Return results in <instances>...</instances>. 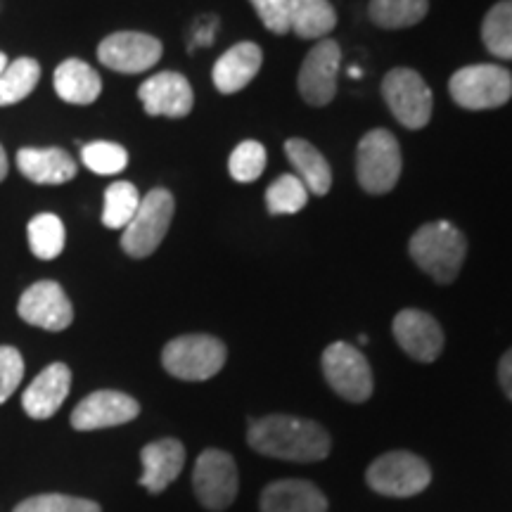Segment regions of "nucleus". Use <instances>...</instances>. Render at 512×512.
Here are the masks:
<instances>
[{
	"mask_svg": "<svg viewBox=\"0 0 512 512\" xmlns=\"http://www.w3.org/2000/svg\"><path fill=\"white\" fill-rule=\"evenodd\" d=\"M247 444L266 458L290 463H318L330 456V434L313 420L294 415H266L249 422Z\"/></svg>",
	"mask_w": 512,
	"mask_h": 512,
	"instance_id": "nucleus-1",
	"label": "nucleus"
},
{
	"mask_svg": "<svg viewBox=\"0 0 512 512\" xmlns=\"http://www.w3.org/2000/svg\"><path fill=\"white\" fill-rule=\"evenodd\" d=\"M408 252L422 271L439 285H448L465 264L467 240L451 221H432L415 230Z\"/></svg>",
	"mask_w": 512,
	"mask_h": 512,
	"instance_id": "nucleus-2",
	"label": "nucleus"
},
{
	"mask_svg": "<svg viewBox=\"0 0 512 512\" xmlns=\"http://www.w3.org/2000/svg\"><path fill=\"white\" fill-rule=\"evenodd\" d=\"M226 344L211 335H183L171 339L162 351V366L171 377L204 382L226 366Z\"/></svg>",
	"mask_w": 512,
	"mask_h": 512,
	"instance_id": "nucleus-3",
	"label": "nucleus"
},
{
	"mask_svg": "<svg viewBox=\"0 0 512 512\" xmlns=\"http://www.w3.org/2000/svg\"><path fill=\"white\" fill-rule=\"evenodd\" d=\"M448 93L465 110H496L512 98V74L498 64H470L451 76Z\"/></svg>",
	"mask_w": 512,
	"mask_h": 512,
	"instance_id": "nucleus-4",
	"label": "nucleus"
},
{
	"mask_svg": "<svg viewBox=\"0 0 512 512\" xmlns=\"http://www.w3.org/2000/svg\"><path fill=\"white\" fill-rule=\"evenodd\" d=\"M176 202L174 195L164 188L150 190L140 200V207L133 216L131 223L124 228V238H121V247L133 259H145L157 247L162 245L171 228V219H174Z\"/></svg>",
	"mask_w": 512,
	"mask_h": 512,
	"instance_id": "nucleus-5",
	"label": "nucleus"
},
{
	"mask_svg": "<svg viewBox=\"0 0 512 512\" xmlns=\"http://www.w3.org/2000/svg\"><path fill=\"white\" fill-rule=\"evenodd\" d=\"M366 482L380 496L413 498L430 486L432 470L411 451H389L370 463Z\"/></svg>",
	"mask_w": 512,
	"mask_h": 512,
	"instance_id": "nucleus-6",
	"label": "nucleus"
},
{
	"mask_svg": "<svg viewBox=\"0 0 512 512\" xmlns=\"http://www.w3.org/2000/svg\"><path fill=\"white\" fill-rule=\"evenodd\" d=\"M356 176L361 188L370 195L394 190L401 176V147L384 128L366 133L356 150Z\"/></svg>",
	"mask_w": 512,
	"mask_h": 512,
	"instance_id": "nucleus-7",
	"label": "nucleus"
},
{
	"mask_svg": "<svg viewBox=\"0 0 512 512\" xmlns=\"http://www.w3.org/2000/svg\"><path fill=\"white\" fill-rule=\"evenodd\" d=\"M192 489L204 510L221 512L230 508L240 491L238 465L233 456L221 448L202 451L192 472Z\"/></svg>",
	"mask_w": 512,
	"mask_h": 512,
	"instance_id": "nucleus-8",
	"label": "nucleus"
},
{
	"mask_svg": "<svg viewBox=\"0 0 512 512\" xmlns=\"http://www.w3.org/2000/svg\"><path fill=\"white\" fill-rule=\"evenodd\" d=\"M382 95L399 124L413 131L430 124L434 105L432 91L415 69H392L382 81Z\"/></svg>",
	"mask_w": 512,
	"mask_h": 512,
	"instance_id": "nucleus-9",
	"label": "nucleus"
},
{
	"mask_svg": "<svg viewBox=\"0 0 512 512\" xmlns=\"http://www.w3.org/2000/svg\"><path fill=\"white\" fill-rule=\"evenodd\" d=\"M323 375L344 401L363 403L373 396V370L354 344H330L323 351Z\"/></svg>",
	"mask_w": 512,
	"mask_h": 512,
	"instance_id": "nucleus-10",
	"label": "nucleus"
},
{
	"mask_svg": "<svg viewBox=\"0 0 512 512\" xmlns=\"http://www.w3.org/2000/svg\"><path fill=\"white\" fill-rule=\"evenodd\" d=\"M339 64H342V50L332 38H323L309 50L299 69V93L309 105L325 107L335 100Z\"/></svg>",
	"mask_w": 512,
	"mask_h": 512,
	"instance_id": "nucleus-11",
	"label": "nucleus"
},
{
	"mask_svg": "<svg viewBox=\"0 0 512 512\" xmlns=\"http://www.w3.org/2000/svg\"><path fill=\"white\" fill-rule=\"evenodd\" d=\"M100 62L121 74H140L162 60V43L140 31H119L107 36L98 48Z\"/></svg>",
	"mask_w": 512,
	"mask_h": 512,
	"instance_id": "nucleus-12",
	"label": "nucleus"
},
{
	"mask_svg": "<svg viewBox=\"0 0 512 512\" xmlns=\"http://www.w3.org/2000/svg\"><path fill=\"white\" fill-rule=\"evenodd\" d=\"M17 313L29 325H36V328H43L48 332L67 330L74 320L72 302H69L62 287L53 283V280H41V283L31 285L19 297Z\"/></svg>",
	"mask_w": 512,
	"mask_h": 512,
	"instance_id": "nucleus-13",
	"label": "nucleus"
},
{
	"mask_svg": "<svg viewBox=\"0 0 512 512\" xmlns=\"http://www.w3.org/2000/svg\"><path fill=\"white\" fill-rule=\"evenodd\" d=\"M140 415V403L124 392L100 389L88 394L72 413V427L79 432L107 430L136 420Z\"/></svg>",
	"mask_w": 512,
	"mask_h": 512,
	"instance_id": "nucleus-14",
	"label": "nucleus"
},
{
	"mask_svg": "<svg viewBox=\"0 0 512 512\" xmlns=\"http://www.w3.org/2000/svg\"><path fill=\"white\" fill-rule=\"evenodd\" d=\"M392 330L396 344L415 361L432 363L444 351V330L430 313L403 309L396 313Z\"/></svg>",
	"mask_w": 512,
	"mask_h": 512,
	"instance_id": "nucleus-15",
	"label": "nucleus"
},
{
	"mask_svg": "<svg viewBox=\"0 0 512 512\" xmlns=\"http://www.w3.org/2000/svg\"><path fill=\"white\" fill-rule=\"evenodd\" d=\"M138 98L145 105L150 117H188L195 105L190 81L178 72H162L150 76L143 86L138 88Z\"/></svg>",
	"mask_w": 512,
	"mask_h": 512,
	"instance_id": "nucleus-16",
	"label": "nucleus"
},
{
	"mask_svg": "<svg viewBox=\"0 0 512 512\" xmlns=\"http://www.w3.org/2000/svg\"><path fill=\"white\" fill-rule=\"evenodd\" d=\"M69 389H72V370L64 363H50L46 370L36 375V380L24 392V411L34 420L53 418L69 396Z\"/></svg>",
	"mask_w": 512,
	"mask_h": 512,
	"instance_id": "nucleus-17",
	"label": "nucleus"
},
{
	"mask_svg": "<svg viewBox=\"0 0 512 512\" xmlns=\"http://www.w3.org/2000/svg\"><path fill=\"white\" fill-rule=\"evenodd\" d=\"M143 475L140 486H145L150 494H162L171 482H176L185 465V446L178 439H159L147 444L140 451Z\"/></svg>",
	"mask_w": 512,
	"mask_h": 512,
	"instance_id": "nucleus-18",
	"label": "nucleus"
},
{
	"mask_svg": "<svg viewBox=\"0 0 512 512\" xmlns=\"http://www.w3.org/2000/svg\"><path fill=\"white\" fill-rule=\"evenodd\" d=\"M261 62H264V53H261V48L256 43H238V46L226 50L216 60L211 79H214V86L221 93H240L259 74Z\"/></svg>",
	"mask_w": 512,
	"mask_h": 512,
	"instance_id": "nucleus-19",
	"label": "nucleus"
},
{
	"mask_svg": "<svg viewBox=\"0 0 512 512\" xmlns=\"http://www.w3.org/2000/svg\"><path fill=\"white\" fill-rule=\"evenodd\" d=\"M261 512H328V498L304 479H280L261 494Z\"/></svg>",
	"mask_w": 512,
	"mask_h": 512,
	"instance_id": "nucleus-20",
	"label": "nucleus"
},
{
	"mask_svg": "<svg viewBox=\"0 0 512 512\" xmlns=\"http://www.w3.org/2000/svg\"><path fill=\"white\" fill-rule=\"evenodd\" d=\"M17 166L31 183L38 185H62L76 176V162L60 147L48 150H19Z\"/></svg>",
	"mask_w": 512,
	"mask_h": 512,
	"instance_id": "nucleus-21",
	"label": "nucleus"
},
{
	"mask_svg": "<svg viewBox=\"0 0 512 512\" xmlns=\"http://www.w3.org/2000/svg\"><path fill=\"white\" fill-rule=\"evenodd\" d=\"M285 155L294 166V171H297L294 176L306 185V190L318 197L328 195L332 188V169L328 159L320 155L309 140L290 138L285 143Z\"/></svg>",
	"mask_w": 512,
	"mask_h": 512,
	"instance_id": "nucleus-22",
	"label": "nucleus"
},
{
	"mask_svg": "<svg viewBox=\"0 0 512 512\" xmlns=\"http://www.w3.org/2000/svg\"><path fill=\"white\" fill-rule=\"evenodd\" d=\"M55 91L69 105H91L100 98L102 79L91 64L67 60L55 69Z\"/></svg>",
	"mask_w": 512,
	"mask_h": 512,
	"instance_id": "nucleus-23",
	"label": "nucleus"
},
{
	"mask_svg": "<svg viewBox=\"0 0 512 512\" xmlns=\"http://www.w3.org/2000/svg\"><path fill=\"white\" fill-rule=\"evenodd\" d=\"M337 15L330 0H290V31L299 38H328L335 29Z\"/></svg>",
	"mask_w": 512,
	"mask_h": 512,
	"instance_id": "nucleus-24",
	"label": "nucleus"
},
{
	"mask_svg": "<svg viewBox=\"0 0 512 512\" xmlns=\"http://www.w3.org/2000/svg\"><path fill=\"white\" fill-rule=\"evenodd\" d=\"M427 0H370L368 15L382 29H406L425 19Z\"/></svg>",
	"mask_w": 512,
	"mask_h": 512,
	"instance_id": "nucleus-25",
	"label": "nucleus"
},
{
	"mask_svg": "<svg viewBox=\"0 0 512 512\" xmlns=\"http://www.w3.org/2000/svg\"><path fill=\"white\" fill-rule=\"evenodd\" d=\"M41 79V64L31 57H19L0 74V107L15 105L34 91Z\"/></svg>",
	"mask_w": 512,
	"mask_h": 512,
	"instance_id": "nucleus-26",
	"label": "nucleus"
},
{
	"mask_svg": "<svg viewBox=\"0 0 512 512\" xmlns=\"http://www.w3.org/2000/svg\"><path fill=\"white\" fill-rule=\"evenodd\" d=\"M482 41L491 55L512 60V0H501L486 12Z\"/></svg>",
	"mask_w": 512,
	"mask_h": 512,
	"instance_id": "nucleus-27",
	"label": "nucleus"
},
{
	"mask_svg": "<svg viewBox=\"0 0 512 512\" xmlns=\"http://www.w3.org/2000/svg\"><path fill=\"white\" fill-rule=\"evenodd\" d=\"M29 247L38 259H57L64 249V223L55 214H38L29 221Z\"/></svg>",
	"mask_w": 512,
	"mask_h": 512,
	"instance_id": "nucleus-28",
	"label": "nucleus"
},
{
	"mask_svg": "<svg viewBox=\"0 0 512 512\" xmlns=\"http://www.w3.org/2000/svg\"><path fill=\"white\" fill-rule=\"evenodd\" d=\"M309 202V190L294 174H285L268 185L266 209L273 216H287L302 211Z\"/></svg>",
	"mask_w": 512,
	"mask_h": 512,
	"instance_id": "nucleus-29",
	"label": "nucleus"
},
{
	"mask_svg": "<svg viewBox=\"0 0 512 512\" xmlns=\"http://www.w3.org/2000/svg\"><path fill=\"white\" fill-rule=\"evenodd\" d=\"M140 207L138 188L128 181L112 183L105 192V211H102V223L107 228H126Z\"/></svg>",
	"mask_w": 512,
	"mask_h": 512,
	"instance_id": "nucleus-30",
	"label": "nucleus"
},
{
	"mask_svg": "<svg viewBox=\"0 0 512 512\" xmlns=\"http://www.w3.org/2000/svg\"><path fill=\"white\" fill-rule=\"evenodd\" d=\"M266 169V147L259 140H245L233 150L228 159L230 176L238 183H252Z\"/></svg>",
	"mask_w": 512,
	"mask_h": 512,
	"instance_id": "nucleus-31",
	"label": "nucleus"
},
{
	"mask_svg": "<svg viewBox=\"0 0 512 512\" xmlns=\"http://www.w3.org/2000/svg\"><path fill=\"white\" fill-rule=\"evenodd\" d=\"M81 159L93 174L100 176H114L119 171L126 169L128 164V152L117 143H105V140H98V143H88L81 150Z\"/></svg>",
	"mask_w": 512,
	"mask_h": 512,
	"instance_id": "nucleus-32",
	"label": "nucleus"
},
{
	"mask_svg": "<svg viewBox=\"0 0 512 512\" xmlns=\"http://www.w3.org/2000/svg\"><path fill=\"white\" fill-rule=\"evenodd\" d=\"M12 512H102L95 501L67 494H41L22 501Z\"/></svg>",
	"mask_w": 512,
	"mask_h": 512,
	"instance_id": "nucleus-33",
	"label": "nucleus"
},
{
	"mask_svg": "<svg viewBox=\"0 0 512 512\" xmlns=\"http://www.w3.org/2000/svg\"><path fill=\"white\" fill-rule=\"evenodd\" d=\"M24 377V358L15 347H0V403L17 392Z\"/></svg>",
	"mask_w": 512,
	"mask_h": 512,
	"instance_id": "nucleus-34",
	"label": "nucleus"
},
{
	"mask_svg": "<svg viewBox=\"0 0 512 512\" xmlns=\"http://www.w3.org/2000/svg\"><path fill=\"white\" fill-rule=\"evenodd\" d=\"M256 15L268 31L273 34H287L290 31V0H249Z\"/></svg>",
	"mask_w": 512,
	"mask_h": 512,
	"instance_id": "nucleus-35",
	"label": "nucleus"
},
{
	"mask_svg": "<svg viewBox=\"0 0 512 512\" xmlns=\"http://www.w3.org/2000/svg\"><path fill=\"white\" fill-rule=\"evenodd\" d=\"M498 382H501L503 392L512 401V349H508L498 363Z\"/></svg>",
	"mask_w": 512,
	"mask_h": 512,
	"instance_id": "nucleus-36",
	"label": "nucleus"
},
{
	"mask_svg": "<svg viewBox=\"0 0 512 512\" xmlns=\"http://www.w3.org/2000/svg\"><path fill=\"white\" fill-rule=\"evenodd\" d=\"M5 176H8V155H5L3 145H0V181H3Z\"/></svg>",
	"mask_w": 512,
	"mask_h": 512,
	"instance_id": "nucleus-37",
	"label": "nucleus"
},
{
	"mask_svg": "<svg viewBox=\"0 0 512 512\" xmlns=\"http://www.w3.org/2000/svg\"><path fill=\"white\" fill-rule=\"evenodd\" d=\"M349 76H351V79H361V69L351 67V69H349Z\"/></svg>",
	"mask_w": 512,
	"mask_h": 512,
	"instance_id": "nucleus-38",
	"label": "nucleus"
},
{
	"mask_svg": "<svg viewBox=\"0 0 512 512\" xmlns=\"http://www.w3.org/2000/svg\"><path fill=\"white\" fill-rule=\"evenodd\" d=\"M5 67H8V57H5L3 53H0V74L5 72Z\"/></svg>",
	"mask_w": 512,
	"mask_h": 512,
	"instance_id": "nucleus-39",
	"label": "nucleus"
}]
</instances>
